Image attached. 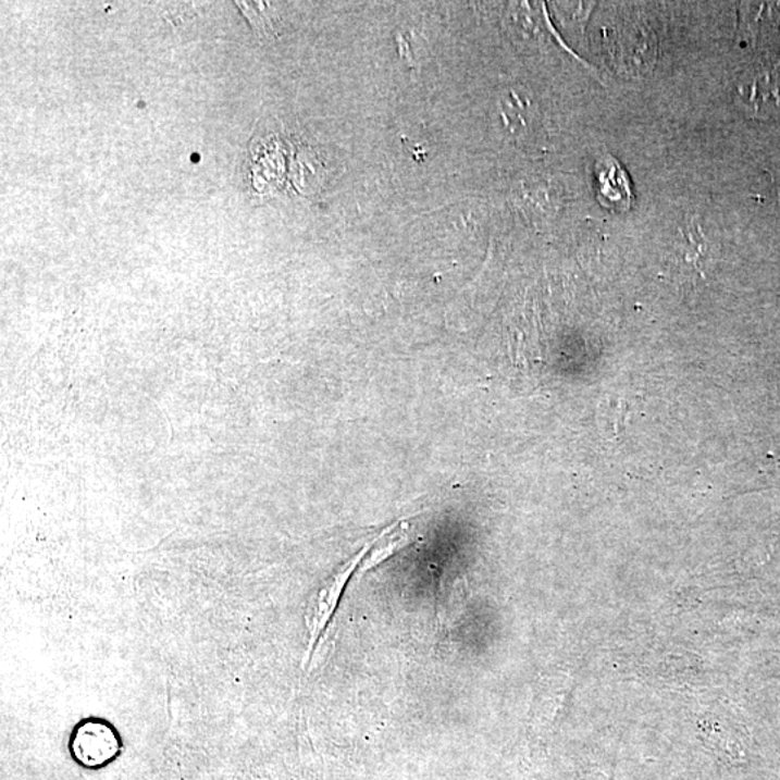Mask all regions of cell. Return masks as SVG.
Here are the masks:
<instances>
[{
    "mask_svg": "<svg viewBox=\"0 0 780 780\" xmlns=\"http://www.w3.org/2000/svg\"><path fill=\"white\" fill-rule=\"evenodd\" d=\"M373 544L374 542L366 545L338 574L333 577V580L321 590L319 597H317L314 606H312L311 612L307 617V628L310 639H308L307 654L306 658H304L306 664L310 663L312 652H314L321 634H323L325 628H327L329 621L332 619L338 602H341L342 594L345 592L348 580L355 574L360 564L363 562L366 554L372 548Z\"/></svg>",
    "mask_w": 780,
    "mask_h": 780,
    "instance_id": "obj_1",
    "label": "cell"
},
{
    "mask_svg": "<svg viewBox=\"0 0 780 780\" xmlns=\"http://www.w3.org/2000/svg\"><path fill=\"white\" fill-rule=\"evenodd\" d=\"M74 757L88 768L103 766L114 759L119 753L116 734L109 726L100 722H86L73 735Z\"/></svg>",
    "mask_w": 780,
    "mask_h": 780,
    "instance_id": "obj_2",
    "label": "cell"
},
{
    "mask_svg": "<svg viewBox=\"0 0 780 780\" xmlns=\"http://www.w3.org/2000/svg\"><path fill=\"white\" fill-rule=\"evenodd\" d=\"M597 198L602 206L615 211H626L632 207V184L623 166L615 158L607 156L597 161Z\"/></svg>",
    "mask_w": 780,
    "mask_h": 780,
    "instance_id": "obj_3",
    "label": "cell"
}]
</instances>
